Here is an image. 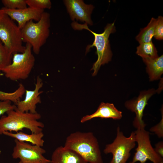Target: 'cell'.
<instances>
[{
	"mask_svg": "<svg viewBox=\"0 0 163 163\" xmlns=\"http://www.w3.org/2000/svg\"><path fill=\"white\" fill-rule=\"evenodd\" d=\"M6 113V115H2L0 118V135L3 134L5 131L17 133L24 128L29 129L31 133H38L43 131L44 125L38 121L41 116L37 112H23L16 107Z\"/></svg>",
	"mask_w": 163,
	"mask_h": 163,
	"instance_id": "obj_1",
	"label": "cell"
},
{
	"mask_svg": "<svg viewBox=\"0 0 163 163\" xmlns=\"http://www.w3.org/2000/svg\"><path fill=\"white\" fill-rule=\"evenodd\" d=\"M64 147L72 150L89 163H103L97 138L91 132H76L66 138Z\"/></svg>",
	"mask_w": 163,
	"mask_h": 163,
	"instance_id": "obj_2",
	"label": "cell"
},
{
	"mask_svg": "<svg viewBox=\"0 0 163 163\" xmlns=\"http://www.w3.org/2000/svg\"><path fill=\"white\" fill-rule=\"evenodd\" d=\"M86 23L79 24L76 21H73L71 26L75 30H80L83 29L90 31L94 36V40L92 44L88 45L86 47V53L88 52L90 49L95 46L96 49V53L97 59L93 64L91 70H93V76L97 73L101 66L108 63L111 59L112 54L111 50L109 38L110 34L116 31L114 22L108 24L105 27L104 31L101 34H97L90 29Z\"/></svg>",
	"mask_w": 163,
	"mask_h": 163,
	"instance_id": "obj_3",
	"label": "cell"
},
{
	"mask_svg": "<svg viewBox=\"0 0 163 163\" xmlns=\"http://www.w3.org/2000/svg\"><path fill=\"white\" fill-rule=\"evenodd\" d=\"M50 14L44 12L39 21L35 23L30 20L21 29L23 42L30 44L37 55L50 35Z\"/></svg>",
	"mask_w": 163,
	"mask_h": 163,
	"instance_id": "obj_4",
	"label": "cell"
},
{
	"mask_svg": "<svg viewBox=\"0 0 163 163\" xmlns=\"http://www.w3.org/2000/svg\"><path fill=\"white\" fill-rule=\"evenodd\" d=\"M25 46L23 53L12 55L11 63L2 71L5 76L12 81L26 79L34 65L35 59L32 53V46L26 43Z\"/></svg>",
	"mask_w": 163,
	"mask_h": 163,
	"instance_id": "obj_5",
	"label": "cell"
},
{
	"mask_svg": "<svg viewBox=\"0 0 163 163\" xmlns=\"http://www.w3.org/2000/svg\"><path fill=\"white\" fill-rule=\"evenodd\" d=\"M0 40L12 55L22 53L25 49L21 29L5 14L0 21Z\"/></svg>",
	"mask_w": 163,
	"mask_h": 163,
	"instance_id": "obj_6",
	"label": "cell"
},
{
	"mask_svg": "<svg viewBox=\"0 0 163 163\" xmlns=\"http://www.w3.org/2000/svg\"><path fill=\"white\" fill-rule=\"evenodd\" d=\"M116 136L111 143L106 145L104 152L111 153L113 157L109 163H126L130 152L136 145L135 133L132 132L129 137L125 136L118 126Z\"/></svg>",
	"mask_w": 163,
	"mask_h": 163,
	"instance_id": "obj_7",
	"label": "cell"
},
{
	"mask_svg": "<svg viewBox=\"0 0 163 163\" xmlns=\"http://www.w3.org/2000/svg\"><path fill=\"white\" fill-rule=\"evenodd\" d=\"M137 147L132 161L129 163L139 161L145 163L149 160L153 163H163V158L155 151L151 144L150 133L145 128L137 129L134 131Z\"/></svg>",
	"mask_w": 163,
	"mask_h": 163,
	"instance_id": "obj_8",
	"label": "cell"
},
{
	"mask_svg": "<svg viewBox=\"0 0 163 163\" xmlns=\"http://www.w3.org/2000/svg\"><path fill=\"white\" fill-rule=\"evenodd\" d=\"M14 142L12 154L13 158H19L23 163H50V160L43 156L46 151L41 147L16 139Z\"/></svg>",
	"mask_w": 163,
	"mask_h": 163,
	"instance_id": "obj_9",
	"label": "cell"
},
{
	"mask_svg": "<svg viewBox=\"0 0 163 163\" xmlns=\"http://www.w3.org/2000/svg\"><path fill=\"white\" fill-rule=\"evenodd\" d=\"M156 92L153 88L142 91L137 98L125 102L126 107L136 114V117L133 122V126L136 129L145 128L146 124L142 120L144 110L148 104L149 99Z\"/></svg>",
	"mask_w": 163,
	"mask_h": 163,
	"instance_id": "obj_10",
	"label": "cell"
},
{
	"mask_svg": "<svg viewBox=\"0 0 163 163\" xmlns=\"http://www.w3.org/2000/svg\"><path fill=\"white\" fill-rule=\"evenodd\" d=\"M63 2L72 21L76 20L88 25H93L91 18L94 8L93 5L86 4L82 0H65Z\"/></svg>",
	"mask_w": 163,
	"mask_h": 163,
	"instance_id": "obj_11",
	"label": "cell"
},
{
	"mask_svg": "<svg viewBox=\"0 0 163 163\" xmlns=\"http://www.w3.org/2000/svg\"><path fill=\"white\" fill-rule=\"evenodd\" d=\"M43 83L42 80L39 76H37L34 89L33 90H26L25 96L24 100H21L14 104L17 109L23 112H30L34 113L36 111L37 105L41 103L40 95L43 93L39 91Z\"/></svg>",
	"mask_w": 163,
	"mask_h": 163,
	"instance_id": "obj_12",
	"label": "cell"
},
{
	"mask_svg": "<svg viewBox=\"0 0 163 163\" xmlns=\"http://www.w3.org/2000/svg\"><path fill=\"white\" fill-rule=\"evenodd\" d=\"M4 13L12 20L16 21L19 27L21 29L30 20L38 21L40 19L44 10L29 7L26 8L11 10L4 7L2 8Z\"/></svg>",
	"mask_w": 163,
	"mask_h": 163,
	"instance_id": "obj_13",
	"label": "cell"
},
{
	"mask_svg": "<svg viewBox=\"0 0 163 163\" xmlns=\"http://www.w3.org/2000/svg\"><path fill=\"white\" fill-rule=\"evenodd\" d=\"M122 117V112L118 110L113 104L102 102L95 112L91 115L84 116L80 121L81 123H83L97 117L118 120L120 119Z\"/></svg>",
	"mask_w": 163,
	"mask_h": 163,
	"instance_id": "obj_14",
	"label": "cell"
},
{
	"mask_svg": "<svg viewBox=\"0 0 163 163\" xmlns=\"http://www.w3.org/2000/svg\"><path fill=\"white\" fill-rule=\"evenodd\" d=\"M50 163H88L74 151L60 146L53 152Z\"/></svg>",
	"mask_w": 163,
	"mask_h": 163,
	"instance_id": "obj_15",
	"label": "cell"
},
{
	"mask_svg": "<svg viewBox=\"0 0 163 163\" xmlns=\"http://www.w3.org/2000/svg\"><path fill=\"white\" fill-rule=\"evenodd\" d=\"M150 81L160 79L163 73V55L155 59H142Z\"/></svg>",
	"mask_w": 163,
	"mask_h": 163,
	"instance_id": "obj_16",
	"label": "cell"
},
{
	"mask_svg": "<svg viewBox=\"0 0 163 163\" xmlns=\"http://www.w3.org/2000/svg\"><path fill=\"white\" fill-rule=\"evenodd\" d=\"M3 134L10 137L15 138L18 141L29 142L32 144L42 147L44 143V140L42 139L44 136L43 132L38 133H31L29 134L21 131L16 133L11 132L5 131Z\"/></svg>",
	"mask_w": 163,
	"mask_h": 163,
	"instance_id": "obj_17",
	"label": "cell"
},
{
	"mask_svg": "<svg viewBox=\"0 0 163 163\" xmlns=\"http://www.w3.org/2000/svg\"><path fill=\"white\" fill-rule=\"evenodd\" d=\"M157 19L152 18L148 25L142 29L136 37V40L139 44L152 41V38L155 34Z\"/></svg>",
	"mask_w": 163,
	"mask_h": 163,
	"instance_id": "obj_18",
	"label": "cell"
},
{
	"mask_svg": "<svg viewBox=\"0 0 163 163\" xmlns=\"http://www.w3.org/2000/svg\"><path fill=\"white\" fill-rule=\"evenodd\" d=\"M157 49L152 41L143 43L137 47L136 53L142 59H155L158 57Z\"/></svg>",
	"mask_w": 163,
	"mask_h": 163,
	"instance_id": "obj_19",
	"label": "cell"
},
{
	"mask_svg": "<svg viewBox=\"0 0 163 163\" xmlns=\"http://www.w3.org/2000/svg\"><path fill=\"white\" fill-rule=\"evenodd\" d=\"M2 74H0V77ZM26 89L23 85L20 83L18 88L11 93H7L0 90V101H10L15 104L20 100L25 93Z\"/></svg>",
	"mask_w": 163,
	"mask_h": 163,
	"instance_id": "obj_20",
	"label": "cell"
},
{
	"mask_svg": "<svg viewBox=\"0 0 163 163\" xmlns=\"http://www.w3.org/2000/svg\"><path fill=\"white\" fill-rule=\"evenodd\" d=\"M12 55L0 40V72L11 62Z\"/></svg>",
	"mask_w": 163,
	"mask_h": 163,
	"instance_id": "obj_21",
	"label": "cell"
},
{
	"mask_svg": "<svg viewBox=\"0 0 163 163\" xmlns=\"http://www.w3.org/2000/svg\"><path fill=\"white\" fill-rule=\"evenodd\" d=\"M4 7L11 9H19L27 8L26 0H2Z\"/></svg>",
	"mask_w": 163,
	"mask_h": 163,
	"instance_id": "obj_22",
	"label": "cell"
},
{
	"mask_svg": "<svg viewBox=\"0 0 163 163\" xmlns=\"http://www.w3.org/2000/svg\"><path fill=\"white\" fill-rule=\"evenodd\" d=\"M29 7L37 9L44 10L50 9L52 3L50 0H26Z\"/></svg>",
	"mask_w": 163,
	"mask_h": 163,
	"instance_id": "obj_23",
	"label": "cell"
},
{
	"mask_svg": "<svg viewBox=\"0 0 163 163\" xmlns=\"http://www.w3.org/2000/svg\"><path fill=\"white\" fill-rule=\"evenodd\" d=\"M156 39L159 40L163 39V18L159 16L157 19L154 37Z\"/></svg>",
	"mask_w": 163,
	"mask_h": 163,
	"instance_id": "obj_24",
	"label": "cell"
},
{
	"mask_svg": "<svg viewBox=\"0 0 163 163\" xmlns=\"http://www.w3.org/2000/svg\"><path fill=\"white\" fill-rule=\"evenodd\" d=\"M161 119L157 125L151 127L150 131L154 133L159 138L163 137V108L161 109Z\"/></svg>",
	"mask_w": 163,
	"mask_h": 163,
	"instance_id": "obj_25",
	"label": "cell"
},
{
	"mask_svg": "<svg viewBox=\"0 0 163 163\" xmlns=\"http://www.w3.org/2000/svg\"><path fill=\"white\" fill-rule=\"evenodd\" d=\"M10 101H0V116L3 115L5 113L11 110L15 109L16 107L11 103Z\"/></svg>",
	"mask_w": 163,
	"mask_h": 163,
	"instance_id": "obj_26",
	"label": "cell"
},
{
	"mask_svg": "<svg viewBox=\"0 0 163 163\" xmlns=\"http://www.w3.org/2000/svg\"><path fill=\"white\" fill-rule=\"evenodd\" d=\"M154 148L155 152L161 157H163V142L160 141L157 143Z\"/></svg>",
	"mask_w": 163,
	"mask_h": 163,
	"instance_id": "obj_27",
	"label": "cell"
},
{
	"mask_svg": "<svg viewBox=\"0 0 163 163\" xmlns=\"http://www.w3.org/2000/svg\"><path fill=\"white\" fill-rule=\"evenodd\" d=\"M5 13L2 9L0 8V21L4 15Z\"/></svg>",
	"mask_w": 163,
	"mask_h": 163,
	"instance_id": "obj_28",
	"label": "cell"
},
{
	"mask_svg": "<svg viewBox=\"0 0 163 163\" xmlns=\"http://www.w3.org/2000/svg\"><path fill=\"white\" fill-rule=\"evenodd\" d=\"M18 163H23L21 161H20L19 162H18Z\"/></svg>",
	"mask_w": 163,
	"mask_h": 163,
	"instance_id": "obj_29",
	"label": "cell"
}]
</instances>
